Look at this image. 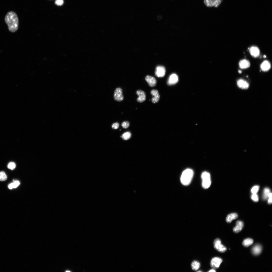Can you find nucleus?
<instances>
[{
	"mask_svg": "<svg viewBox=\"0 0 272 272\" xmlns=\"http://www.w3.org/2000/svg\"><path fill=\"white\" fill-rule=\"evenodd\" d=\"M5 21L10 31L14 32L18 30L19 20L17 14L15 12L11 11L8 12L5 16Z\"/></svg>",
	"mask_w": 272,
	"mask_h": 272,
	"instance_id": "nucleus-1",
	"label": "nucleus"
},
{
	"mask_svg": "<svg viewBox=\"0 0 272 272\" xmlns=\"http://www.w3.org/2000/svg\"><path fill=\"white\" fill-rule=\"evenodd\" d=\"M194 174L193 170L190 168H187L182 172L180 177L181 183L184 185H189L191 182Z\"/></svg>",
	"mask_w": 272,
	"mask_h": 272,
	"instance_id": "nucleus-2",
	"label": "nucleus"
},
{
	"mask_svg": "<svg viewBox=\"0 0 272 272\" xmlns=\"http://www.w3.org/2000/svg\"><path fill=\"white\" fill-rule=\"evenodd\" d=\"M201 177L203 187L205 189L208 188L210 186L211 183L210 173L206 171L203 172L201 174Z\"/></svg>",
	"mask_w": 272,
	"mask_h": 272,
	"instance_id": "nucleus-3",
	"label": "nucleus"
},
{
	"mask_svg": "<svg viewBox=\"0 0 272 272\" xmlns=\"http://www.w3.org/2000/svg\"><path fill=\"white\" fill-rule=\"evenodd\" d=\"M213 245L215 249L220 252L224 253L227 250L226 248L222 244L221 241L219 239L217 238L214 240Z\"/></svg>",
	"mask_w": 272,
	"mask_h": 272,
	"instance_id": "nucleus-4",
	"label": "nucleus"
},
{
	"mask_svg": "<svg viewBox=\"0 0 272 272\" xmlns=\"http://www.w3.org/2000/svg\"><path fill=\"white\" fill-rule=\"evenodd\" d=\"M222 261V259L220 258L214 257L212 258L211 260L210 266L213 269H217L219 268Z\"/></svg>",
	"mask_w": 272,
	"mask_h": 272,
	"instance_id": "nucleus-5",
	"label": "nucleus"
},
{
	"mask_svg": "<svg viewBox=\"0 0 272 272\" xmlns=\"http://www.w3.org/2000/svg\"><path fill=\"white\" fill-rule=\"evenodd\" d=\"M122 92L121 88L119 87L116 88L114 92V99L118 101H122L124 99Z\"/></svg>",
	"mask_w": 272,
	"mask_h": 272,
	"instance_id": "nucleus-6",
	"label": "nucleus"
},
{
	"mask_svg": "<svg viewBox=\"0 0 272 272\" xmlns=\"http://www.w3.org/2000/svg\"><path fill=\"white\" fill-rule=\"evenodd\" d=\"M204 3L206 5L209 7H218L221 3V0H204Z\"/></svg>",
	"mask_w": 272,
	"mask_h": 272,
	"instance_id": "nucleus-7",
	"label": "nucleus"
},
{
	"mask_svg": "<svg viewBox=\"0 0 272 272\" xmlns=\"http://www.w3.org/2000/svg\"><path fill=\"white\" fill-rule=\"evenodd\" d=\"M165 67L162 66H157L156 68L155 75L157 77H162L165 75Z\"/></svg>",
	"mask_w": 272,
	"mask_h": 272,
	"instance_id": "nucleus-8",
	"label": "nucleus"
},
{
	"mask_svg": "<svg viewBox=\"0 0 272 272\" xmlns=\"http://www.w3.org/2000/svg\"><path fill=\"white\" fill-rule=\"evenodd\" d=\"M136 93L139 96L137 99L138 102L142 103L146 100V95L143 91L141 90H138L136 91Z\"/></svg>",
	"mask_w": 272,
	"mask_h": 272,
	"instance_id": "nucleus-9",
	"label": "nucleus"
},
{
	"mask_svg": "<svg viewBox=\"0 0 272 272\" xmlns=\"http://www.w3.org/2000/svg\"><path fill=\"white\" fill-rule=\"evenodd\" d=\"M150 93L153 96L151 101L154 104L157 103L160 99V96L158 91L155 89L151 90Z\"/></svg>",
	"mask_w": 272,
	"mask_h": 272,
	"instance_id": "nucleus-10",
	"label": "nucleus"
},
{
	"mask_svg": "<svg viewBox=\"0 0 272 272\" xmlns=\"http://www.w3.org/2000/svg\"><path fill=\"white\" fill-rule=\"evenodd\" d=\"M145 79L150 87H153L156 86L157 81L154 77L149 75H147L145 77Z\"/></svg>",
	"mask_w": 272,
	"mask_h": 272,
	"instance_id": "nucleus-11",
	"label": "nucleus"
},
{
	"mask_svg": "<svg viewBox=\"0 0 272 272\" xmlns=\"http://www.w3.org/2000/svg\"><path fill=\"white\" fill-rule=\"evenodd\" d=\"M178 81V76L175 74H172L169 76L167 84L169 85H174L176 84Z\"/></svg>",
	"mask_w": 272,
	"mask_h": 272,
	"instance_id": "nucleus-12",
	"label": "nucleus"
},
{
	"mask_svg": "<svg viewBox=\"0 0 272 272\" xmlns=\"http://www.w3.org/2000/svg\"><path fill=\"white\" fill-rule=\"evenodd\" d=\"M249 52L251 55L254 57H258L260 54V51L256 46H253L249 48Z\"/></svg>",
	"mask_w": 272,
	"mask_h": 272,
	"instance_id": "nucleus-13",
	"label": "nucleus"
},
{
	"mask_svg": "<svg viewBox=\"0 0 272 272\" xmlns=\"http://www.w3.org/2000/svg\"><path fill=\"white\" fill-rule=\"evenodd\" d=\"M237 85L239 87L243 89H247L249 86V84L247 82L241 79L237 81Z\"/></svg>",
	"mask_w": 272,
	"mask_h": 272,
	"instance_id": "nucleus-14",
	"label": "nucleus"
},
{
	"mask_svg": "<svg viewBox=\"0 0 272 272\" xmlns=\"http://www.w3.org/2000/svg\"><path fill=\"white\" fill-rule=\"evenodd\" d=\"M244 227L243 222L241 221H238L236 223V226L233 229V231L237 233L240 232Z\"/></svg>",
	"mask_w": 272,
	"mask_h": 272,
	"instance_id": "nucleus-15",
	"label": "nucleus"
},
{
	"mask_svg": "<svg viewBox=\"0 0 272 272\" xmlns=\"http://www.w3.org/2000/svg\"><path fill=\"white\" fill-rule=\"evenodd\" d=\"M270 64L267 60L264 61L260 65V68L261 70L264 71H268L270 69Z\"/></svg>",
	"mask_w": 272,
	"mask_h": 272,
	"instance_id": "nucleus-16",
	"label": "nucleus"
},
{
	"mask_svg": "<svg viewBox=\"0 0 272 272\" xmlns=\"http://www.w3.org/2000/svg\"><path fill=\"white\" fill-rule=\"evenodd\" d=\"M239 65L240 67L242 69H246L249 67L250 65L249 61L248 60L244 59L241 60L239 62Z\"/></svg>",
	"mask_w": 272,
	"mask_h": 272,
	"instance_id": "nucleus-17",
	"label": "nucleus"
},
{
	"mask_svg": "<svg viewBox=\"0 0 272 272\" xmlns=\"http://www.w3.org/2000/svg\"><path fill=\"white\" fill-rule=\"evenodd\" d=\"M262 247L259 245H255L252 249V252L253 254L255 255H258L260 254L261 252Z\"/></svg>",
	"mask_w": 272,
	"mask_h": 272,
	"instance_id": "nucleus-18",
	"label": "nucleus"
},
{
	"mask_svg": "<svg viewBox=\"0 0 272 272\" xmlns=\"http://www.w3.org/2000/svg\"><path fill=\"white\" fill-rule=\"evenodd\" d=\"M238 217L237 214L236 213H232L228 215L226 218V222L228 223H231L233 220L237 219Z\"/></svg>",
	"mask_w": 272,
	"mask_h": 272,
	"instance_id": "nucleus-19",
	"label": "nucleus"
},
{
	"mask_svg": "<svg viewBox=\"0 0 272 272\" xmlns=\"http://www.w3.org/2000/svg\"><path fill=\"white\" fill-rule=\"evenodd\" d=\"M253 243V240L251 238H247L244 240L243 245L245 247H247L251 245Z\"/></svg>",
	"mask_w": 272,
	"mask_h": 272,
	"instance_id": "nucleus-20",
	"label": "nucleus"
},
{
	"mask_svg": "<svg viewBox=\"0 0 272 272\" xmlns=\"http://www.w3.org/2000/svg\"><path fill=\"white\" fill-rule=\"evenodd\" d=\"M192 269L194 270H198L200 266V263L198 261L194 260L192 261L191 264Z\"/></svg>",
	"mask_w": 272,
	"mask_h": 272,
	"instance_id": "nucleus-21",
	"label": "nucleus"
},
{
	"mask_svg": "<svg viewBox=\"0 0 272 272\" xmlns=\"http://www.w3.org/2000/svg\"><path fill=\"white\" fill-rule=\"evenodd\" d=\"M270 192V190L269 188H266L264 189L263 195V198L264 199H265L267 198Z\"/></svg>",
	"mask_w": 272,
	"mask_h": 272,
	"instance_id": "nucleus-22",
	"label": "nucleus"
},
{
	"mask_svg": "<svg viewBox=\"0 0 272 272\" xmlns=\"http://www.w3.org/2000/svg\"><path fill=\"white\" fill-rule=\"evenodd\" d=\"M131 137V134L129 132H127L123 133L121 136L123 139L127 140L129 139Z\"/></svg>",
	"mask_w": 272,
	"mask_h": 272,
	"instance_id": "nucleus-23",
	"label": "nucleus"
},
{
	"mask_svg": "<svg viewBox=\"0 0 272 272\" xmlns=\"http://www.w3.org/2000/svg\"><path fill=\"white\" fill-rule=\"evenodd\" d=\"M7 179V175L5 172L3 171H1L0 172V181H4L6 180Z\"/></svg>",
	"mask_w": 272,
	"mask_h": 272,
	"instance_id": "nucleus-24",
	"label": "nucleus"
},
{
	"mask_svg": "<svg viewBox=\"0 0 272 272\" xmlns=\"http://www.w3.org/2000/svg\"><path fill=\"white\" fill-rule=\"evenodd\" d=\"M259 186L258 185L255 186L252 188L251 191L253 194L256 193L259 190Z\"/></svg>",
	"mask_w": 272,
	"mask_h": 272,
	"instance_id": "nucleus-25",
	"label": "nucleus"
},
{
	"mask_svg": "<svg viewBox=\"0 0 272 272\" xmlns=\"http://www.w3.org/2000/svg\"><path fill=\"white\" fill-rule=\"evenodd\" d=\"M16 166V164L14 162H10L8 164L7 167L9 169L13 170L15 168Z\"/></svg>",
	"mask_w": 272,
	"mask_h": 272,
	"instance_id": "nucleus-26",
	"label": "nucleus"
},
{
	"mask_svg": "<svg viewBox=\"0 0 272 272\" xmlns=\"http://www.w3.org/2000/svg\"><path fill=\"white\" fill-rule=\"evenodd\" d=\"M251 198L255 202H257L258 201V197L256 193L253 194Z\"/></svg>",
	"mask_w": 272,
	"mask_h": 272,
	"instance_id": "nucleus-27",
	"label": "nucleus"
},
{
	"mask_svg": "<svg viewBox=\"0 0 272 272\" xmlns=\"http://www.w3.org/2000/svg\"><path fill=\"white\" fill-rule=\"evenodd\" d=\"M121 125L124 128H127L129 126V123L127 121H124L122 123Z\"/></svg>",
	"mask_w": 272,
	"mask_h": 272,
	"instance_id": "nucleus-28",
	"label": "nucleus"
},
{
	"mask_svg": "<svg viewBox=\"0 0 272 272\" xmlns=\"http://www.w3.org/2000/svg\"><path fill=\"white\" fill-rule=\"evenodd\" d=\"M64 3L63 0H55V4L58 6L62 5Z\"/></svg>",
	"mask_w": 272,
	"mask_h": 272,
	"instance_id": "nucleus-29",
	"label": "nucleus"
},
{
	"mask_svg": "<svg viewBox=\"0 0 272 272\" xmlns=\"http://www.w3.org/2000/svg\"><path fill=\"white\" fill-rule=\"evenodd\" d=\"M272 194L271 193V192H270L268 196V203L269 204H271L272 203Z\"/></svg>",
	"mask_w": 272,
	"mask_h": 272,
	"instance_id": "nucleus-30",
	"label": "nucleus"
},
{
	"mask_svg": "<svg viewBox=\"0 0 272 272\" xmlns=\"http://www.w3.org/2000/svg\"><path fill=\"white\" fill-rule=\"evenodd\" d=\"M119 126V124L118 123L116 122L113 123L112 126V127L113 129H117L118 128Z\"/></svg>",
	"mask_w": 272,
	"mask_h": 272,
	"instance_id": "nucleus-31",
	"label": "nucleus"
},
{
	"mask_svg": "<svg viewBox=\"0 0 272 272\" xmlns=\"http://www.w3.org/2000/svg\"><path fill=\"white\" fill-rule=\"evenodd\" d=\"M13 188H16L20 184L19 182L17 181H15L13 183Z\"/></svg>",
	"mask_w": 272,
	"mask_h": 272,
	"instance_id": "nucleus-32",
	"label": "nucleus"
},
{
	"mask_svg": "<svg viewBox=\"0 0 272 272\" xmlns=\"http://www.w3.org/2000/svg\"><path fill=\"white\" fill-rule=\"evenodd\" d=\"M8 188L10 189H11L13 188V183H11L9 185Z\"/></svg>",
	"mask_w": 272,
	"mask_h": 272,
	"instance_id": "nucleus-33",
	"label": "nucleus"
},
{
	"mask_svg": "<svg viewBox=\"0 0 272 272\" xmlns=\"http://www.w3.org/2000/svg\"><path fill=\"white\" fill-rule=\"evenodd\" d=\"M216 271L215 270V269L213 268L212 269H210L208 271V272H215Z\"/></svg>",
	"mask_w": 272,
	"mask_h": 272,
	"instance_id": "nucleus-34",
	"label": "nucleus"
},
{
	"mask_svg": "<svg viewBox=\"0 0 272 272\" xmlns=\"http://www.w3.org/2000/svg\"><path fill=\"white\" fill-rule=\"evenodd\" d=\"M239 73H241V71H240L239 70Z\"/></svg>",
	"mask_w": 272,
	"mask_h": 272,
	"instance_id": "nucleus-35",
	"label": "nucleus"
}]
</instances>
